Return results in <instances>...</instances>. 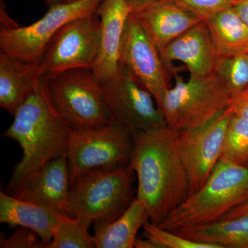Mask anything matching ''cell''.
Segmentation results:
<instances>
[{
    "label": "cell",
    "instance_id": "6da1fadb",
    "mask_svg": "<svg viewBox=\"0 0 248 248\" xmlns=\"http://www.w3.org/2000/svg\"><path fill=\"white\" fill-rule=\"evenodd\" d=\"M132 136L130 164L138 179L136 197L144 203L151 223L158 226L188 196L179 130L166 125Z\"/></svg>",
    "mask_w": 248,
    "mask_h": 248
},
{
    "label": "cell",
    "instance_id": "7a4b0ae2",
    "mask_svg": "<svg viewBox=\"0 0 248 248\" xmlns=\"http://www.w3.org/2000/svg\"><path fill=\"white\" fill-rule=\"evenodd\" d=\"M3 138L17 142L22 158L11 173L6 193L16 195L31 184L52 160L66 155L71 128L55 110L46 78L40 77L32 92L18 108Z\"/></svg>",
    "mask_w": 248,
    "mask_h": 248
},
{
    "label": "cell",
    "instance_id": "3957f363",
    "mask_svg": "<svg viewBox=\"0 0 248 248\" xmlns=\"http://www.w3.org/2000/svg\"><path fill=\"white\" fill-rule=\"evenodd\" d=\"M248 201V169L220 159L200 190L188 196L158 226L174 231L218 221Z\"/></svg>",
    "mask_w": 248,
    "mask_h": 248
},
{
    "label": "cell",
    "instance_id": "277c9868",
    "mask_svg": "<svg viewBox=\"0 0 248 248\" xmlns=\"http://www.w3.org/2000/svg\"><path fill=\"white\" fill-rule=\"evenodd\" d=\"M135 172L131 165L116 169H94L80 174L71 184V217L90 224L97 220L112 221L133 200Z\"/></svg>",
    "mask_w": 248,
    "mask_h": 248
},
{
    "label": "cell",
    "instance_id": "5b68a950",
    "mask_svg": "<svg viewBox=\"0 0 248 248\" xmlns=\"http://www.w3.org/2000/svg\"><path fill=\"white\" fill-rule=\"evenodd\" d=\"M172 73L175 84L165 94L161 109L170 128L198 126L229 107L231 93L215 71L206 76L190 75L186 81L174 68Z\"/></svg>",
    "mask_w": 248,
    "mask_h": 248
},
{
    "label": "cell",
    "instance_id": "8992f818",
    "mask_svg": "<svg viewBox=\"0 0 248 248\" xmlns=\"http://www.w3.org/2000/svg\"><path fill=\"white\" fill-rule=\"evenodd\" d=\"M45 77L52 104L71 130L110 123L102 86L93 70L78 68Z\"/></svg>",
    "mask_w": 248,
    "mask_h": 248
},
{
    "label": "cell",
    "instance_id": "52a82bcc",
    "mask_svg": "<svg viewBox=\"0 0 248 248\" xmlns=\"http://www.w3.org/2000/svg\"><path fill=\"white\" fill-rule=\"evenodd\" d=\"M133 148V136L112 122L99 128L71 130L66 153L71 184L91 170L128 166Z\"/></svg>",
    "mask_w": 248,
    "mask_h": 248
},
{
    "label": "cell",
    "instance_id": "ba28073f",
    "mask_svg": "<svg viewBox=\"0 0 248 248\" xmlns=\"http://www.w3.org/2000/svg\"><path fill=\"white\" fill-rule=\"evenodd\" d=\"M111 122L130 135L167 125L155 98L125 67L101 84Z\"/></svg>",
    "mask_w": 248,
    "mask_h": 248
},
{
    "label": "cell",
    "instance_id": "9c48e42d",
    "mask_svg": "<svg viewBox=\"0 0 248 248\" xmlns=\"http://www.w3.org/2000/svg\"><path fill=\"white\" fill-rule=\"evenodd\" d=\"M103 0H79L48 8L41 19L27 27H3L0 48L13 58L38 63L55 34L67 23L97 11Z\"/></svg>",
    "mask_w": 248,
    "mask_h": 248
},
{
    "label": "cell",
    "instance_id": "30bf717a",
    "mask_svg": "<svg viewBox=\"0 0 248 248\" xmlns=\"http://www.w3.org/2000/svg\"><path fill=\"white\" fill-rule=\"evenodd\" d=\"M101 45L97 11L67 23L55 34L37 63L39 77L78 68L93 70Z\"/></svg>",
    "mask_w": 248,
    "mask_h": 248
},
{
    "label": "cell",
    "instance_id": "8fae6325",
    "mask_svg": "<svg viewBox=\"0 0 248 248\" xmlns=\"http://www.w3.org/2000/svg\"><path fill=\"white\" fill-rule=\"evenodd\" d=\"M232 115V109L228 107L202 125L179 130V148L188 177V196L204 185L221 159Z\"/></svg>",
    "mask_w": 248,
    "mask_h": 248
},
{
    "label": "cell",
    "instance_id": "7c38bea8",
    "mask_svg": "<svg viewBox=\"0 0 248 248\" xmlns=\"http://www.w3.org/2000/svg\"><path fill=\"white\" fill-rule=\"evenodd\" d=\"M120 62L151 92L161 110L165 94L170 89L168 69L156 44L132 13L122 39Z\"/></svg>",
    "mask_w": 248,
    "mask_h": 248
},
{
    "label": "cell",
    "instance_id": "4fadbf2b",
    "mask_svg": "<svg viewBox=\"0 0 248 248\" xmlns=\"http://www.w3.org/2000/svg\"><path fill=\"white\" fill-rule=\"evenodd\" d=\"M97 13L100 19L101 45L93 71L102 84L115 76L120 68L122 39L131 11L126 0H103Z\"/></svg>",
    "mask_w": 248,
    "mask_h": 248
},
{
    "label": "cell",
    "instance_id": "5bb4252c",
    "mask_svg": "<svg viewBox=\"0 0 248 248\" xmlns=\"http://www.w3.org/2000/svg\"><path fill=\"white\" fill-rule=\"evenodd\" d=\"M168 71H172V62L184 63L190 75L206 76L215 71L218 58L210 31L205 21H201L174 39L161 53Z\"/></svg>",
    "mask_w": 248,
    "mask_h": 248
},
{
    "label": "cell",
    "instance_id": "9a60e30c",
    "mask_svg": "<svg viewBox=\"0 0 248 248\" xmlns=\"http://www.w3.org/2000/svg\"><path fill=\"white\" fill-rule=\"evenodd\" d=\"M70 187L69 167L64 155L50 161L33 182L14 197L46 205L61 215L71 217Z\"/></svg>",
    "mask_w": 248,
    "mask_h": 248
},
{
    "label": "cell",
    "instance_id": "2e32d148",
    "mask_svg": "<svg viewBox=\"0 0 248 248\" xmlns=\"http://www.w3.org/2000/svg\"><path fill=\"white\" fill-rule=\"evenodd\" d=\"M135 14L156 44L160 53L170 42L203 20L172 0H162Z\"/></svg>",
    "mask_w": 248,
    "mask_h": 248
},
{
    "label": "cell",
    "instance_id": "e0dca14e",
    "mask_svg": "<svg viewBox=\"0 0 248 248\" xmlns=\"http://www.w3.org/2000/svg\"><path fill=\"white\" fill-rule=\"evenodd\" d=\"M64 215L53 209L0 192V223L35 232L47 246Z\"/></svg>",
    "mask_w": 248,
    "mask_h": 248
},
{
    "label": "cell",
    "instance_id": "ac0fdd59",
    "mask_svg": "<svg viewBox=\"0 0 248 248\" xmlns=\"http://www.w3.org/2000/svg\"><path fill=\"white\" fill-rule=\"evenodd\" d=\"M37 63L0 51V107L14 116L29 97L37 79Z\"/></svg>",
    "mask_w": 248,
    "mask_h": 248
},
{
    "label": "cell",
    "instance_id": "d6986e66",
    "mask_svg": "<svg viewBox=\"0 0 248 248\" xmlns=\"http://www.w3.org/2000/svg\"><path fill=\"white\" fill-rule=\"evenodd\" d=\"M144 203L135 198L114 221L93 222L96 248H133L140 230L150 222Z\"/></svg>",
    "mask_w": 248,
    "mask_h": 248
},
{
    "label": "cell",
    "instance_id": "ffe728a7",
    "mask_svg": "<svg viewBox=\"0 0 248 248\" xmlns=\"http://www.w3.org/2000/svg\"><path fill=\"white\" fill-rule=\"evenodd\" d=\"M218 56L248 53V26L232 6L205 19Z\"/></svg>",
    "mask_w": 248,
    "mask_h": 248
},
{
    "label": "cell",
    "instance_id": "44dd1931",
    "mask_svg": "<svg viewBox=\"0 0 248 248\" xmlns=\"http://www.w3.org/2000/svg\"><path fill=\"white\" fill-rule=\"evenodd\" d=\"M172 232L186 239L222 248H248V215Z\"/></svg>",
    "mask_w": 248,
    "mask_h": 248
},
{
    "label": "cell",
    "instance_id": "7402d4cb",
    "mask_svg": "<svg viewBox=\"0 0 248 248\" xmlns=\"http://www.w3.org/2000/svg\"><path fill=\"white\" fill-rule=\"evenodd\" d=\"M91 225L79 217L65 216L58 225L46 248H96Z\"/></svg>",
    "mask_w": 248,
    "mask_h": 248
},
{
    "label": "cell",
    "instance_id": "603a6c76",
    "mask_svg": "<svg viewBox=\"0 0 248 248\" xmlns=\"http://www.w3.org/2000/svg\"><path fill=\"white\" fill-rule=\"evenodd\" d=\"M220 159L248 169V120L233 113Z\"/></svg>",
    "mask_w": 248,
    "mask_h": 248
},
{
    "label": "cell",
    "instance_id": "cb8c5ba5",
    "mask_svg": "<svg viewBox=\"0 0 248 248\" xmlns=\"http://www.w3.org/2000/svg\"><path fill=\"white\" fill-rule=\"evenodd\" d=\"M215 72L232 97L248 89V53L231 57L218 56Z\"/></svg>",
    "mask_w": 248,
    "mask_h": 248
},
{
    "label": "cell",
    "instance_id": "d4e9b609",
    "mask_svg": "<svg viewBox=\"0 0 248 248\" xmlns=\"http://www.w3.org/2000/svg\"><path fill=\"white\" fill-rule=\"evenodd\" d=\"M143 229L144 236L153 240L159 248H222L218 245L186 239L174 232L163 229L151 221L147 223Z\"/></svg>",
    "mask_w": 248,
    "mask_h": 248
},
{
    "label": "cell",
    "instance_id": "484cf974",
    "mask_svg": "<svg viewBox=\"0 0 248 248\" xmlns=\"http://www.w3.org/2000/svg\"><path fill=\"white\" fill-rule=\"evenodd\" d=\"M190 10L203 20L213 15L231 7L237 0H172Z\"/></svg>",
    "mask_w": 248,
    "mask_h": 248
},
{
    "label": "cell",
    "instance_id": "4316f807",
    "mask_svg": "<svg viewBox=\"0 0 248 248\" xmlns=\"http://www.w3.org/2000/svg\"><path fill=\"white\" fill-rule=\"evenodd\" d=\"M1 248H46V244L35 232L19 227L9 237H1Z\"/></svg>",
    "mask_w": 248,
    "mask_h": 248
},
{
    "label": "cell",
    "instance_id": "83f0119b",
    "mask_svg": "<svg viewBox=\"0 0 248 248\" xmlns=\"http://www.w3.org/2000/svg\"><path fill=\"white\" fill-rule=\"evenodd\" d=\"M229 107L234 115L248 120V89L232 97Z\"/></svg>",
    "mask_w": 248,
    "mask_h": 248
},
{
    "label": "cell",
    "instance_id": "f1b7e54d",
    "mask_svg": "<svg viewBox=\"0 0 248 248\" xmlns=\"http://www.w3.org/2000/svg\"><path fill=\"white\" fill-rule=\"evenodd\" d=\"M162 0H126L132 14H137Z\"/></svg>",
    "mask_w": 248,
    "mask_h": 248
},
{
    "label": "cell",
    "instance_id": "f546056e",
    "mask_svg": "<svg viewBox=\"0 0 248 248\" xmlns=\"http://www.w3.org/2000/svg\"><path fill=\"white\" fill-rule=\"evenodd\" d=\"M248 215V201L244 203L236 205V207L231 209L229 212L225 214L220 219H228V218H236V217L244 216Z\"/></svg>",
    "mask_w": 248,
    "mask_h": 248
},
{
    "label": "cell",
    "instance_id": "4dcf8cb0",
    "mask_svg": "<svg viewBox=\"0 0 248 248\" xmlns=\"http://www.w3.org/2000/svg\"><path fill=\"white\" fill-rule=\"evenodd\" d=\"M232 7L248 26V0H237L233 4Z\"/></svg>",
    "mask_w": 248,
    "mask_h": 248
},
{
    "label": "cell",
    "instance_id": "1f68e13d",
    "mask_svg": "<svg viewBox=\"0 0 248 248\" xmlns=\"http://www.w3.org/2000/svg\"><path fill=\"white\" fill-rule=\"evenodd\" d=\"M135 248H159L154 241L145 236L144 239L137 238Z\"/></svg>",
    "mask_w": 248,
    "mask_h": 248
},
{
    "label": "cell",
    "instance_id": "d6a6232c",
    "mask_svg": "<svg viewBox=\"0 0 248 248\" xmlns=\"http://www.w3.org/2000/svg\"><path fill=\"white\" fill-rule=\"evenodd\" d=\"M66 0H45L46 4L47 6L50 8V6H54V5L60 4V3L64 2Z\"/></svg>",
    "mask_w": 248,
    "mask_h": 248
},
{
    "label": "cell",
    "instance_id": "836d02e7",
    "mask_svg": "<svg viewBox=\"0 0 248 248\" xmlns=\"http://www.w3.org/2000/svg\"><path fill=\"white\" fill-rule=\"evenodd\" d=\"M76 1H79V0H66V2H73Z\"/></svg>",
    "mask_w": 248,
    "mask_h": 248
}]
</instances>
